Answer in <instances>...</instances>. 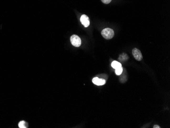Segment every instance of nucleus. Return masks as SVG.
Here are the masks:
<instances>
[{"label":"nucleus","mask_w":170,"mask_h":128,"mask_svg":"<svg viewBox=\"0 0 170 128\" xmlns=\"http://www.w3.org/2000/svg\"><path fill=\"white\" fill-rule=\"evenodd\" d=\"M101 1H102V3H104L105 4H108L110 3L112 1V0H101Z\"/></svg>","instance_id":"10"},{"label":"nucleus","mask_w":170,"mask_h":128,"mask_svg":"<svg viewBox=\"0 0 170 128\" xmlns=\"http://www.w3.org/2000/svg\"><path fill=\"white\" fill-rule=\"evenodd\" d=\"M26 125H27V124H26L25 121H21L18 124V127H19V128H27Z\"/></svg>","instance_id":"7"},{"label":"nucleus","mask_w":170,"mask_h":128,"mask_svg":"<svg viewBox=\"0 0 170 128\" xmlns=\"http://www.w3.org/2000/svg\"><path fill=\"white\" fill-rule=\"evenodd\" d=\"M153 128H160V126H158V125H154L153 126Z\"/></svg>","instance_id":"11"},{"label":"nucleus","mask_w":170,"mask_h":128,"mask_svg":"<svg viewBox=\"0 0 170 128\" xmlns=\"http://www.w3.org/2000/svg\"><path fill=\"white\" fill-rule=\"evenodd\" d=\"M128 58V57L127 55H126V54H125L124 53V54H123L122 55H120V57H119V59H120V60L125 61V60H127Z\"/></svg>","instance_id":"9"},{"label":"nucleus","mask_w":170,"mask_h":128,"mask_svg":"<svg viewBox=\"0 0 170 128\" xmlns=\"http://www.w3.org/2000/svg\"><path fill=\"white\" fill-rule=\"evenodd\" d=\"M115 72L117 75H120L123 72V68L122 67H120L119 68H118L117 69H115Z\"/></svg>","instance_id":"8"},{"label":"nucleus","mask_w":170,"mask_h":128,"mask_svg":"<svg viewBox=\"0 0 170 128\" xmlns=\"http://www.w3.org/2000/svg\"><path fill=\"white\" fill-rule=\"evenodd\" d=\"M93 83L98 86H101L105 85L106 83V81L105 80L102 79H99L97 77L94 78L92 80Z\"/></svg>","instance_id":"5"},{"label":"nucleus","mask_w":170,"mask_h":128,"mask_svg":"<svg viewBox=\"0 0 170 128\" xmlns=\"http://www.w3.org/2000/svg\"><path fill=\"white\" fill-rule=\"evenodd\" d=\"M112 67L115 68V69H117L118 68H119L120 67H122V65L120 62L116 61H114L111 64Z\"/></svg>","instance_id":"6"},{"label":"nucleus","mask_w":170,"mask_h":128,"mask_svg":"<svg viewBox=\"0 0 170 128\" xmlns=\"http://www.w3.org/2000/svg\"><path fill=\"white\" fill-rule=\"evenodd\" d=\"M81 24L84 25L85 27H88L90 25V19L89 17L83 14L81 17Z\"/></svg>","instance_id":"4"},{"label":"nucleus","mask_w":170,"mask_h":128,"mask_svg":"<svg viewBox=\"0 0 170 128\" xmlns=\"http://www.w3.org/2000/svg\"><path fill=\"white\" fill-rule=\"evenodd\" d=\"M101 35L106 40H111L114 36L115 33L113 29L105 28L102 31Z\"/></svg>","instance_id":"1"},{"label":"nucleus","mask_w":170,"mask_h":128,"mask_svg":"<svg viewBox=\"0 0 170 128\" xmlns=\"http://www.w3.org/2000/svg\"><path fill=\"white\" fill-rule=\"evenodd\" d=\"M70 41L71 44L75 47H79L81 45V40L78 35H73L71 36L70 37Z\"/></svg>","instance_id":"2"},{"label":"nucleus","mask_w":170,"mask_h":128,"mask_svg":"<svg viewBox=\"0 0 170 128\" xmlns=\"http://www.w3.org/2000/svg\"><path fill=\"white\" fill-rule=\"evenodd\" d=\"M132 55L134 57V58L138 61H141L143 59V56L142 54L138 48H134L132 50Z\"/></svg>","instance_id":"3"}]
</instances>
